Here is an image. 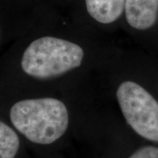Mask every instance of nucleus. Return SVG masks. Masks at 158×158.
<instances>
[{"label":"nucleus","instance_id":"20e7f679","mask_svg":"<svg viewBox=\"0 0 158 158\" xmlns=\"http://www.w3.org/2000/svg\"><path fill=\"white\" fill-rule=\"evenodd\" d=\"M126 19L131 27L147 30L158 19V0H126Z\"/></svg>","mask_w":158,"mask_h":158},{"label":"nucleus","instance_id":"39448f33","mask_svg":"<svg viewBox=\"0 0 158 158\" xmlns=\"http://www.w3.org/2000/svg\"><path fill=\"white\" fill-rule=\"evenodd\" d=\"M126 0H85L86 9L93 19L101 24L118 20L125 11Z\"/></svg>","mask_w":158,"mask_h":158},{"label":"nucleus","instance_id":"0eeeda50","mask_svg":"<svg viewBox=\"0 0 158 158\" xmlns=\"http://www.w3.org/2000/svg\"><path fill=\"white\" fill-rule=\"evenodd\" d=\"M129 158H158V148L146 146L133 153Z\"/></svg>","mask_w":158,"mask_h":158},{"label":"nucleus","instance_id":"423d86ee","mask_svg":"<svg viewBox=\"0 0 158 158\" xmlns=\"http://www.w3.org/2000/svg\"><path fill=\"white\" fill-rule=\"evenodd\" d=\"M19 148L17 133L0 120V158H15Z\"/></svg>","mask_w":158,"mask_h":158},{"label":"nucleus","instance_id":"f03ea898","mask_svg":"<svg viewBox=\"0 0 158 158\" xmlns=\"http://www.w3.org/2000/svg\"><path fill=\"white\" fill-rule=\"evenodd\" d=\"M85 51L70 40L44 36L26 48L21 58V68L27 76L47 80L62 76L80 67Z\"/></svg>","mask_w":158,"mask_h":158},{"label":"nucleus","instance_id":"f257e3e1","mask_svg":"<svg viewBox=\"0 0 158 158\" xmlns=\"http://www.w3.org/2000/svg\"><path fill=\"white\" fill-rule=\"evenodd\" d=\"M14 127L30 141L48 145L60 139L67 131L69 116L67 106L55 98L24 99L10 110Z\"/></svg>","mask_w":158,"mask_h":158},{"label":"nucleus","instance_id":"7ed1b4c3","mask_svg":"<svg viewBox=\"0 0 158 158\" xmlns=\"http://www.w3.org/2000/svg\"><path fill=\"white\" fill-rule=\"evenodd\" d=\"M116 97L127 124L139 135L158 142V101L141 85L125 81L118 85Z\"/></svg>","mask_w":158,"mask_h":158}]
</instances>
